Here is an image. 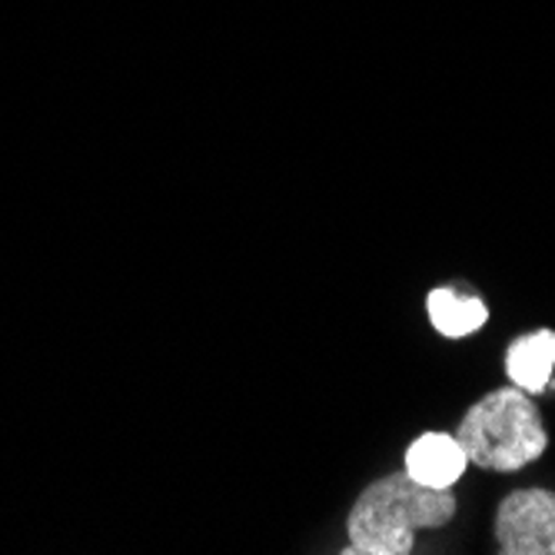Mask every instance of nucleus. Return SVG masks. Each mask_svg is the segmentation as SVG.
<instances>
[{"mask_svg": "<svg viewBox=\"0 0 555 555\" xmlns=\"http://www.w3.org/2000/svg\"><path fill=\"white\" fill-rule=\"evenodd\" d=\"M456 516L452 489L416 482L406 469L376 479L357 499L346 532V555H410L420 529H439Z\"/></svg>", "mask_w": 555, "mask_h": 555, "instance_id": "1", "label": "nucleus"}, {"mask_svg": "<svg viewBox=\"0 0 555 555\" xmlns=\"http://www.w3.org/2000/svg\"><path fill=\"white\" fill-rule=\"evenodd\" d=\"M456 442L463 446L466 460L479 469L519 473L542 456L548 436L532 396L516 386L495 389L469 406Z\"/></svg>", "mask_w": 555, "mask_h": 555, "instance_id": "2", "label": "nucleus"}, {"mask_svg": "<svg viewBox=\"0 0 555 555\" xmlns=\"http://www.w3.org/2000/svg\"><path fill=\"white\" fill-rule=\"evenodd\" d=\"M495 542L506 555H555V495L519 489L499 502Z\"/></svg>", "mask_w": 555, "mask_h": 555, "instance_id": "3", "label": "nucleus"}, {"mask_svg": "<svg viewBox=\"0 0 555 555\" xmlns=\"http://www.w3.org/2000/svg\"><path fill=\"white\" fill-rule=\"evenodd\" d=\"M466 466L469 460L463 446L456 442V436L446 433H426L406 449V473L423 486L452 489V482H460Z\"/></svg>", "mask_w": 555, "mask_h": 555, "instance_id": "4", "label": "nucleus"}, {"mask_svg": "<svg viewBox=\"0 0 555 555\" xmlns=\"http://www.w3.org/2000/svg\"><path fill=\"white\" fill-rule=\"evenodd\" d=\"M552 370H555V333L552 330L526 333L506 349V373H509L513 386H519L529 396L548 389Z\"/></svg>", "mask_w": 555, "mask_h": 555, "instance_id": "5", "label": "nucleus"}, {"mask_svg": "<svg viewBox=\"0 0 555 555\" xmlns=\"http://www.w3.org/2000/svg\"><path fill=\"white\" fill-rule=\"evenodd\" d=\"M426 313H429V323L449 336V339H463L476 330L486 326L489 320V310H486V302L476 299V296H463L456 289H449V286H439L429 293L426 299Z\"/></svg>", "mask_w": 555, "mask_h": 555, "instance_id": "6", "label": "nucleus"}]
</instances>
